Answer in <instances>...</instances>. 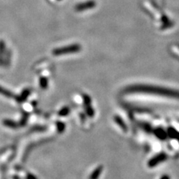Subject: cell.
I'll use <instances>...</instances> for the list:
<instances>
[{
  "label": "cell",
  "instance_id": "2",
  "mask_svg": "<svg viewBox=\"0 0 179 179\" xmlns=\"http://www.w3.org/2000/svg\"><path fill=\"white\" fill-rule=\"evenodd\" d=\"M95 5V3L93 2H88L84 3V4H81L77 7V10L78 11H82V10H85V9H88V8H90L92 7H93Z\"/></svg>",
  "mask_w": 179,
  "mask_h": 179
},
{
  "label": "cell",
  "instance_id": "1",
  "mask_svg": "<svg viewBox=\"0 0 179 179\" xmlns=\"http://www.w3.org/2000/svg\"><path fill=\"white\" fill-rule=\"evenodd\" d=\"M78 46H69V47H66L65 48H61V49H57L54 52L55 55H63L64 53H68V52H74L78 51Z\"/></svg>",
  "mask_w": 179,
  "mask_h": 179
}]
</instances>
